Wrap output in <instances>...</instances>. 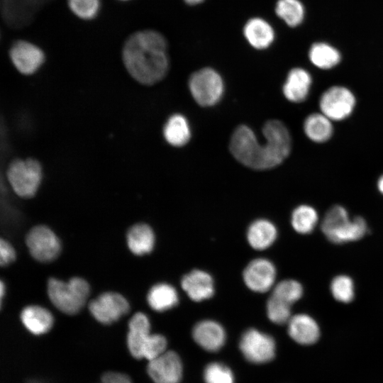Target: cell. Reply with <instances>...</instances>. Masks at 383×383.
Returning <instances> with one entry per match:
<instances>
[{"label":"cell","mask_w":383,"mask_h":383,"mask_svg":"<svg viewBox=\"0 0 383 383\" xmlns=\"http://www.w3.org/2000/svg\"><path fill=\"white\" fill-rule=\"evenodd\" d=\"M265 138L260 143L252 130L245 125L233 132L229 148L233 156L242 165L257 170L273 168L289 155L292 138L287 127L279 120H269L262 128Z\"/></svg>","instance_id":"obj_1"},{"label":"cell","mask_w":383,"mask_h":383,"mask_svg":"<svg viewBox=\"0 0 383 383\" xmlns=\"http://www.w3.org/2000/svg\"><path fill=\"white\" fill-rule=\"evenodd\" d=\"M122 58L131 76L143 84L160 82L169 70L167 43L156 30H143L131 34L123 45Z\"/></svg>","instance_id":"obj_2"},{"label":"cell","mask_w":383,"mask_h":383,"mask_svg":"<svg viewBox=\"0 0 383 383\" xmlns=\"http://www.w3.org/2000/svg\"><path fill=\"white\" fill-rule=\"evenodd\" d=\"M321 229L329 241L343 244L361 239L367 232V226L362 217L350 219L345 208L335 205L325 214Z\"/></svg>","instance_id":"obj_3"},{"label":"cell","mask_w":383,"mask_h":383,"mask_svg":"<svg viewBox=\"0 0 383 383\" xmlns=\"http://www.w3.org/2000/svg\"><path fill=\"white\" fill-rule=\"evenodd\" d=\"M48 294L53 305L67 314H75L83 307L89 294V286L80 277H72L68 282L50 278Z\"/></svg>","instance_id":"obj_4"},{"label":"cell","mask_w":383,"mask_h":383,"mask_svg":"<svg viewBox=\"0 0 383 383\" xmlns=\"http://www.w3.org/2000/svg\"><path fill=\"white\" fill-rule=\"evenodd\" d=\"M188 84L192 97L202 106L217 104L224 91L221 76L211 67H203L192 73Z\"/></svg>","instance_id":"obj_5"},{"label":"cell","mask_w":383,"mask_h":383,"mask_svg":"<svg viewBox=\"0 0 383 383\" xmlns=\"http://www.w3.org/2000/svg\"><path fill=\"white\" fill-rule=\"evenodd\" d=\"M41 166L33 159L16 160L7 171L13 191L21 197H31L37 192L41 180Z\"/></svg>","instance_id":"obj_6"},{"label":"cell","mask_w":383,"mask_h":383,"mask_svg":"<svg viewBox=\"0 0 383 383\" xmlns=\"http://www.w3.org/2000/svg\"><path fill=\"white\" fill-rule=\"evenodd\" d=\"M356 99L353 91L343 86L327 89L319 99L321 112L332 121L348 118L355 107Z\"/></svg>","instance_id":"obj_7"},{"label":"cell","mask_w":383,"mask_h":383,"mask_svg":"<svg viewBox=\"0 0 383 383\" xmlns=\"http://www.w3.org/2000/svg\"><path fill=\"white\" fill-rule=\"evenodd\" d=\"M239 347L245 359L256 364L272 360L276 349L272 336L255 328L245 331L240 340Z\"/></svg>","instance_id":"obj_8"},{"label":"cell","mask_w":383,"mask_h":383,"mask_svg":"<svg viewBox=\"0 0 383 383\" xmlns=\"http://www.w3.org/2000/svg\"><path fill=\"white\" fill-rule=\"evenodd\" d=\"M26 245L30 255L38 261L43 262L52 261L60 251L58 238L45 226L33 228L27 235Z\"/></svg>","instance_id":"obj_9"},{"label":"cell","mask_w":383,"mask_h":383,"mask_svg":"<svg viewBox=\"0 0 383 383\" xmlns=\"http://www.w3.org/2000/svg\"><path fill=\"white\" fill-rule=\"evenodd\" d=\"M89 309L96 321L104 324H110L126 314L130 306L121 294L105 292L89 303Z\"/></svg>","instance_id":"obj_10"},{"label":"cell","mask_w":383,"mask_h":383,"mask_svg":"<svg viewBox=\"0 0 383 383\" xmlns=\"http://www.w3.org/2000/svg\"><path fill=\"white\" fill-rule=\"evenodd\" d=\"M182 363L174 351H165L149 361L147 370L155 383H179L182 376Z\"/></svg>","instance_id":"obj_11"},{"label":"cell","mask_w":383,"mask_h":383,"mask_svg":"<svg viewBox=\"0 0 383 383\" xmlns=\"http://www.w3.org/2000/svg\"><path fill=\"white\" fill-rule=\"evenodd\" d=\"M9 55L15 67L23 74L34 73L45 60L43 51L26 40L16 41L11 47Z\"/></svg>","instance_id":"obj_12"},{"label":"cell","mask_w":383,"mask_h":383,"mask_svg":"<svg viewBox=\"0 0 383 383\" xmlns=\"http://www.w3.org/2000/svg\"><path fill=\"white\" fill-rule=\"evenodd\" d=\"M276 279V269L268 260L257 258L248 263L243 271V280L253 292L262 293L270 290Z\"/></svg>","instance_id":"obj_13"},{"label":"cell","mask_w":383,"mask_h":383,"mask_svg":"<svg viewBox=\"0 0 383 383\" xmlns=\"http://www.w3.org/2000/svg\"><path fill=\"white\" fill-rule=\"evenodd\" d=\"M195 342L203 349L209 352L220 350L226 341V332L218 323L204 320L197 323L192 331Z\"/></svg>","instance_id":"obj_14"},{"label":"cell","mask_w":383,"mask_h":383,"mask_svg":"<svg viewBox=\"0 0 383 383\" xmlns=\"http://www.w3.org/2000/svg\"><path fill=\"white\" fill-rule=\"evenodd\" d=\"M311 74L304 68L292 69L283 84L282 91L285 98L292 102L299 103L308 97L312 85Z\"/></svg>","instance_id":"obj_15"},{"label":"cell","mask_w":383,"mask_h":383,"mask_svg":"<svg viewBox=\"0 0 383 383\" xmlns=\"http://www.w3.org/2000/svg\"><path fill=\"white\" fill-rule=\"evenodd\" d=\"M287 323L289 335L299 344L311 345L319 338V326L308 314L298 313L292 316Z\"/></svg>","instance_id":"obj_16"},{"label":"cell","mask_w":383,"mask_h":383,"mask_svg":"<svg viewBox=\"0 0 383 383\" xmlns=\"http://www.w3.org/2000/svg\"><path fill=\"white\" fill-rule=\"evenodd\" d=\"M182 287L194 301L209 299L214 293L213 281L207 272L194 270L183 277Z\"/></svg>","instance_id":"obj_17"},{"label":"cell","mask_w":383,"mask_h":383,"mask_svg":"<svg viewBox=\"0 0 383 383\" xmlns=\"http://www.w3.org/2000/svg\"><path fill=\"white\" fill-rule=\"evenodd\" d=\"M243 35L248 43L257 50L269 48L275 38V33L271 24L260 17L250 18L245 23Z\"/></svg>","instance_id":"obj_18"},{"label":"cell","mask_w":383,"mask_h":383,"mask_svg":"<svg viewBox=\"0 0 383 383\" xmlns=\"http://www.w3.org/2000/svg\"><path fill=\"white\" fill-rule=\"evenodd\" d=\"M127 345L129 352L136 359H142V350L150 333V323L145 314L136 313L128 323Z\"/></svg>","instance_id":"obj_19"},{"label":"cell","mask_w":383,"mask_h":383,"mask_svg":"<svg viewBox=\"0 0 383 383\" xmlns=\"http://www.w3.org/2000/svg\"><path fill=\"white\" fill-rule=\"evenodd\" d=\"M21 320L26 329L34 335H42L52 328L53 317L46 309L31 305L25 307L21 313Z\"/></svg>","instance_id":"obj_20"},{"label":"cell","mask_w":383,"mask_h":383,"mask_svg":"<svg viewBox=\"0 0 383 383\" xmlns=\"http://www.w3.org/2000/svg\"><path fill=\"white\" fill-rule=\"evenodd\" d=\"M277 236L275 226L266 219H258L252 222L247 231V239L250 245L259 250L269 248Z\"/></svg>","instance_id":"obj_21"},{"label":"cell","mask_w":383,"mask_h":383,"mask_svg":"<svg viewBox=\"0 0 383 383\" xmlns=\"http://www.w3.org/2000/svg\"><path fill=\"white\" fill-rule=\"evenodd\" d=\"M303 128L306 137L317 143L328 141L333 133L332 121L321 112L309 115L304 120Z\"/></svg>","instance_id":"obj_22"},{"label":"cell","mask_w":383,"mask_h":383,"mask_svg":"<svg viewBox=\"0 0 383 383\" xmlns=\"http://www.w3.org/2000/svg\"><path fill=\"white\" fill-rule=\"evenodd\" d=\"M127 243L130 250L135 255L149 253L155 244L154 233L147 224H135L128 231Z\"/></svg>","instance_id":"obj_23"},{"label":"cell","mask_w":383,"mask_h":383,"mask_svg":"<svg viewBox=\"0 0 383 383\" xmlns=\"http://www.w3.org/2000/svg\"><path fill=\"white\" fill-rule=\"evenodd\" d=\"M166 141L172 146L181 147L187 144L191 137V130L187 118L182 114L171 116L163 129Z\"/></svg>","instance_id":"obj_24"},{"label":"cell","mask_w":383,"mask_h":383,"mask_svg":"<svg viewBox=\"0 0 383 383\" xmlns=\"http://www.w3.org/2000/svg\"><path fill=\"white\" fill-rule=\"evenodd\" d=\"M147 299L149 306L156 311L168 310L179 301L176 289L166 283L154 285L148 292Z\"/></svg>","instance_id":"obj_25"},{"label":"cell","mask_w":383,"mask_h":383,"mask_svg":"<svg viewBox=\"0 0 383 383\" xmlns=\"http://www.w3.org/2000/svg\"><path fill=\"white\" fill-rule=\"evenodd\" d=\"M309 58L316 67L329 70L339 64L341 55L333 46L326 43H316L309 49Z\"/></svg>","instance_id":"obj_26"},{"label":"cell","mask_w":383,"mask_h":383,"mask_svg":"<svg viewBox=\"0 0 383 383\" xmlns=\"http://www.w3.org/2000/svg\"><path fill=\"white\" fill-rule=\"evenodd\" d=\"M318 222V214L311 206L302 204L294 209L291 223L294 230L300 234L311 233Z\"/></svg>","instance_id":"obj_27"},{"label":"cell","mask_w":383,"mask_h":383,"mask_svg":"<svg viewBox=\"0 0 383 383\" xmlns=\"http://www.w3.org/2000/svg\"><path fill=\"white\" fill-rule=\"evenodd\" d=\"M275 13L290 27L300 25L305 15L304 5L299 0H278Z\"/></svg>","instance_id":"obj_28"},{"label":"cell","mask_w":383,"mask_h":383,"mask_svg":"<svg viewBox=\"0 0 383 383\" xmlns=\"http://www.w3.org/2000/svg\"><path fill=\"white\" fill-rule=\"evenodd\" d=\"M301 283L294 279H285L279 282L273 289L272 296L292 306L303 295Z\"/></svg>","instance_id":"obj_29"},{"label":"cell","mask_w":383,"mask_h":383,"mask_svg":"<svg viewBox=\"0 0 383 383\" xmlns=\"http://www.w3.org/2000/svg\"><path fill=\"white\" fill-rule=\"evenodd\" d=\"M331 292L333 298L342 303L351 302L355 296V286L351 277L345 275H338L331 281Z\"/></svg>","instance_id":"obj_30"},{"label":"cell","mask_w":383,"mask_h":383,"mask_svg":"<svg viewBox=\"0 0 383 383\" xmlns=\"http://www.w3.org/2000/svg\"><path fill=\"white\" fill-rule=\"evenodd\" d=\"M291 306L271 295L267 302V316L272 322L277 324L288 323L292 317Z\"/></svg>","instance_id":"obj_31"},{"label":"cell","mask_w":383,"mask_h":383,"mask_svg":"<svg viewBox=\"0 0 383 383\" xmlns=\"http://www.w3.org/2000/svg\"><path fill=\"white\" fill-rule=\"evenodd\" d=\"M206 383H234V376L229 367L221 362L209 364L204 372Z\"/></svg>","instance_id":"obj_32"},{"label":"cell","mask_w":383,"mask_h":383,"mask_svg":"<svg viewBox=\"0 0 383 383\" xmlns=\"http://www.w3.org/2000/svg\"><path fill=\"white\" fill-rule=\"evenodd\" d=\"M71 11L84 20L94 18L100 9V0H67Z\"/></svg>","instance_id":"obj_33"},{"label":"cell","mask_w":383,"mask_h":383,"mask_svg":"<svg viewBox=\"0 0 383 383\" xmlns=\"http://www.w3.org/2000/svg\"><path fill=\"white\" fill-rule=\"evenodd\" d=\"M166 338L160 334H150L146 340L143 350L142 358L149 361L166 351Z\"/></svg>","instance_id":"obj_34"},{"label":"cell","mask_w":383,"mask_h":383,"mask_svg":"<svg viewBox=\"0 0 383 383\" xmlns=\"http://www.w3.org/2000/svg\"><path fill=\"white\" fill-rule=\"evenodd\" d=\"M14 249L9 243L3 238L0 241V263L1 266L7 265L15 260Z\"/></svg>","instance_id":"obj_35"},{"label":"cell","mask_w":383,"mask_h":383,"mask_svg":"<svg viewBox=\"0 0 383 383\" xmlns=\"http://www.w3.org/2000/svg\"><path fill=\"white\" fill-rule=\"evenodd\" d=\"M102 383H131L130 377L123 373L108 372L101 377Z\"/></svg>","instance_id":"obj_36"},{"label":"cell","mask_w":383,"mask_h":383,"mask_svg":"<svg viewBox=\"0 0 383 383\" xmlns=\"http://www.w3.org/2000/svg\"><path fill=\"white\" fill-rule=\"evenodd\" d=\"M377 186L379 192L383 194V174L379 177Z\"/></svg>","instance_id":"obj_37"},{"label":"cell","mask_w":383,"mask_h":383,"mask_svg":"<svg viewBox=\"0 0 383 383\" xmlns=\"http://www.w3.org/2000/svg\"><path fill=\"white\" fill-rule=\"evenodd\" d=\"M184 1L189 5H196L203 2L204 0H184Z\"/></svg>","instance_id":"obj_38"},{"label":"cell","mask_w":383,"mask_h":383,"mask_svg":"<svg viewBox=\"0 0 383 383\" xmlns=\"http://www.w3.org/2000/svg\"><path fill=\"white\" fill-rule=\"evenodd\" d=\"M121 1H128V0H121Z\"/></svg>","instance_id":"obj_39"}]
</instances>
